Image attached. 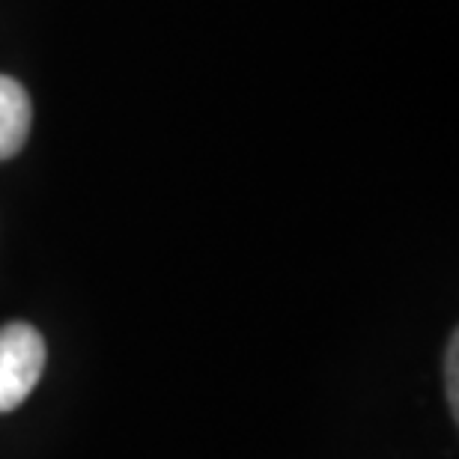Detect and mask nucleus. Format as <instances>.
Wrapping results in <instances>:
<instances>
[{"instance_id":"1","label":"nucleus","mask_w":459,"mask_h":459,"mask_svg":"<svg viewBox=\"0 0 459 459\" xmlns=\"http://www.w3.org/2000/svg\"><path fill=\"white\" fill-rule=\"evenodd\" d=\"M45 370V341L33 325L0 328V411H13L30 397Z\"/></svg>"},{"instance_id":"2","label":"nucleus","mask_w":459,"mask_h":459,"mask_svg":"<svg viewBox=\"0 0 459 459\" xmlns=\"http://www.w3.org/2000/svg\"><path fill=\"white\" fill-rule=\"evenodd\" d=\"M33 123V105L15 78L0 75V161L13 159L27 143Z\"/></svg>"}]
</instances>
